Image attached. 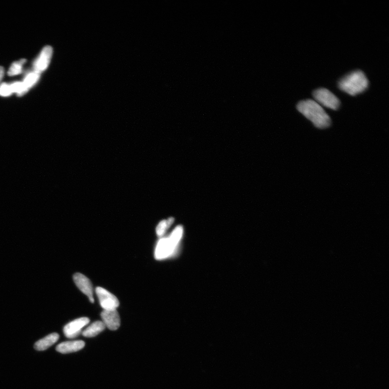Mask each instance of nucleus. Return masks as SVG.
Wrapping results in <instances>:
<instances>
[{
    "label": "nucleus",
    "mask_w": 389,
    "mask_h": 389,
    "mask_svg": "<svg viewBox=\"0 0 389 389\" xmlns=\"http://www.w3.org/2000/svg\"><path fill=\"white\" fill-rule=\"evenodd\" d=\"M4 74V68L0 66V85H1V82L3 79Z\"/></svg>",
    "instance_id": "obj_17"
},
{
    "label": "nucleus",
    "mask_w": 389,
    "mask_h": 389,
    "mask_svg": "<svg viewBox=\"0 0 389 389\" xmlns=\"http://www.w3.org/2000/svg\"><path fill=\"white\" fill-rule=\"evenodd\" d=\"M106 328L102 321H96L87 328L83 332L82 334L86 337H93L103 332Z\"/></svg>",
    "instance_id": "obj_12"
},
{
    "label": "nucleus",
    "mask_w": 389,
    "mask_h": 389,
    "mask_svg": "<svg viewBox=\"0 0 389 389\" xmlns=\"http://www.w3.org/2000/svg\"><path fill=\"white\" fill-rule=\"evenodd\" d=\"M53 53V50L51 46H46L44 47L40 55L34 63V71L41 74L43 71L46 70L50 64Z\"/></svg>",
    "instance_id": "obj_6"
},
{
    "label": "nucleus",
    "mask_w": 389,
    "mask_h": 389,
    "mask_svg": "<svg viewBox=\"0 0 389 389\" xmlns=\"http://www.w3.org/2000/svg\"><path fill=\"white\" fill-rule=\"evenodd\" d=\"M174 222V218L173 217H170L168 220H164L160 221L159 223L157 229H156L157 235L159 237H162L170 227L173 225Z\"/></svg>",
    "instance_id": "obj_14"
},
{
    "label": "nucleus",
    "mask_w": 389,
    "mask_h": 389,
    "mask_svg": "<svg viewBox=\"0 0 389 389\" xmlns=\"http://www.w3.org/2000/svg\"><path fill=\"white\" fill-rule=\"evenodd\" d=\"M297 109L318 128L329 127L332 123L330 116L319 104L313 100L300 101Z\"/></svg>",
    "instance_id": "obj_1"
},
{
    "label": "nucleus",
    "mask_w": 389,
    "mask_h": 389,
    "mask_svg": "<svg viewBox=\"0 0 389 389\" xmlns=\"http://www.w3.org/2000/svg\"><path fill=\"white\" fill-rule=\"evenodd\" d=\"M73 279L78 288L87 296L91 303H94L93 289L90 281L80 273H76L73 277Z\"/></svg>",
    "instance_id": "obj_8"
},
{
    "label": "nucleus",
    "mask_w": 389,
    "mask_h": 389,
    "mask_svg": "<svg viewBox=\"0 0 389 389\" xmlns=\"http://www.w3.org/2000/svg\"><path fill=\"white\" fill-rule=\"evenodd\" d=\"M183 228L181 226L175 228L168 237L160 238L155 251V257L158 260H162L172 256L182 239Z\"/></svg>",
    "instance_id": "obj_3"
},
{
    "label": "nucleus",
    "mask_w": 389,
    "mask_h": 389,
    "mask_svg": "<svg viewBox=\"0 0 389 389\" xmlns=\"http://www.w3.org/2000/svg\"><path fill=\"white\" fill-rule=\"evenodd\" d=\"M85 346V343L82 340H74V341L65 342L58 344L56 350L57 352L61 354H68L79 351Z\"/></svg>",
    "instance_id": "obj_10"
},
{
    "label": "nucleus",
    "mask_w": 389,
    "mask_h": 389,
    "mask_svg": "<svg viewBox=\"0 0 389 389\" xmlns=\"http://www.w3.org/2000/svg\"><path fill=\"white\" fill-rule=\"evenodd\" d=\"M59 338V335L57 333H53L47 336L38 341L34 345V348L37 351H44L54 344Z\"/></svg>",
    "instance_id": "obj_11"
},
{
    "label": "nucleus",
    "mask_w": 389,
    "mask_h": 389,
    "mask_svg": "<svg viewBox=\"0 0 389 389\" xmlns=\"http://www.w3.org/2000/svg\"><path fill=\"white\" fill-rule=\"evenodd\" d=\"M89 322V319L87 318H81L71 321L65 326L63 333L68 338H75L81 334L82 329Z\"/></svg>",
    "instance_id": "obj_7"
},
{
    "label": "nucleus",
    "mask_w": 389,
    "mask_h": 389,
    "mask_svg": "<svg viewBox=\"0 0 389 389\" xmlns=\"http://www.w3.org/2000/svg\"><path fill=\"white\" fill-rule=\"evenodd\" d=\"M12 94L13 92L10 85L6 83H3L0 85V96L6 97L11 95Z\"/></svg>",
    "instance_id": "obj_16"
},
{
    "label": "nucleus",
    "mask_w": 389,
    "mask_h": 389,
    "mask_svg": "<svg viewBox=\"0 0 389 389\" xmlns=\"http://www.w3.org/2000/svg\"><path fill=\"white\" fill-rule=\"evenodd\" d=\"M26 61V59H21L14 62L9 68L8 72V75L13 76L21 74L22 71V66Z\"/></svg>",
    "instance_id": "obj_15"
},
{
    "label": "nucleus",
    "mask_w": 389,
    "mask_h": 389,
    "mask_svg": "<svg viewBox=\"0 0 389 389\" xmlns=\"http://www.w3.org/2000/svg\"><path fill=\"white\" fill-rule=\"evenodd\" d=\"M102 322L110 330H118L120 327L119 314L116 310H104L101 313Z\"/></svg>",
    "instance_id": "obj_9"
},
{
    "label": "nucleus",
    "mask_w": 389,
    "mask_h": 389,
    "mask_svg": "<svg viewBox=\"0 0 389 389\" xmlns=\"http://www.w3.org/2000/svg\"><path fill=\"white\" fill-rule=\"evenodd\" d=\"M313 97L315 101L319 105L327 108L336 110L339 108L340 101L333 92L327 89L319 88L313 92Z\"/></svg>",
    "instance_id": "obj_4"
},
{
    "label": "nucleus",
    "mask_w": 389,
    "mask_h": 389,
    "mask_svg": "<svg viewBox=\"0 0 389 389\" xmlns=\"http://www.w3.org/2000/svg\"><path fill=\"white\" fill-rule=\"evenodd\" d=\"M40 74L33 71L26 75L22 82L24 95L26 94L29 90L36 84L40 79Z\"/></svg>",
    "instance_id": "obj_13"
},
{
    "label": "nucleus",
    "mask_w": 389,
    "mask_h": 389,
    "mask_svg": "<svg viewBox=\"0 0 389 389\" xmlns=\"http://www.w3.org/2000/svg\"><path fill=\"white\" fill-rule=\"evenodd\" d=\"M96 293L101 306L104 310H116L119 307L120 303L118 299L108 291L101 287H97Z\"/></svg>",
    "instance_id": "obj_5"
},
{
    "label": "nucleus",
    "mask_w": 389,
    "mask_h": 389,
    "mask_svg": "<svg viewBox=\"0 0 389 389\" xmlns=\"http://www.w3.org/2000/svg\"><path fill=\"white\" fill-rule=\"evenodd\" d=\"M338 86L342 91L352 96H356L366 91L369 81L361 71H354L345 75L338 81Z\"/></svg>",
    "instance_id": "obj_2"
}]
</instances>
